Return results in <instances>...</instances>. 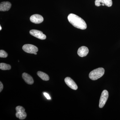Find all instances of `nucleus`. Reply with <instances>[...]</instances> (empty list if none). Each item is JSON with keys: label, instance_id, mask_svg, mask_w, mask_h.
I'll use <instances>...</instances> for the list:
<instances>
[{"label": "nucleus", "instance_id": "nucleus-2", "mask_svg": "<svg viewBox=\"0 0 120 120\" xmlns=\"http://www.w3.org/2000/svg\"><path fill=\"white\" fill-rule=\"evenodd\" d=\"M105 72V69L103 68H98L90 72L89 74V77L92 80H97L103 76Z\"/></svg>", "mask_w": 120, "mask_h": 120}, {"label": "nucleus", "instance_id": "nucleus-13", "mask_svg": "<svg viewBox=\"0 0 120 120\" xmlns=\"http://www.w3.org/2000/svg\"><path fill=\"white\" fill-rule=\"evenodd\" d=\"M11 67L9 64L5 63H1L0 64V69L2 70H9L11 69Z\"/></svg>", "mask_w": 120, "mask_h": 120}, {"label": "nucleus", "instance_id": "nucleus-9", "mask_svg": "<svg viewBox=\"0 0 120 120\" xmlns=\"http://www.w3.org/2000/svg\"><path fill=\"white\" fill-rule=\"evenodd\" d=\"M89 52V50L87 47L82 46L80 47L77 51V54L79 56L81 57L86 56Z\"/></svg>", "mask_w": 120, "mask_h": 120}, {"label": "nucleus", "instance_id": "nucleus-11", "mask_svg": "<svg viewBox=\"0 0 120 120\" xmlns=\"http://www.w3.org/2000/svg\"><path fill=\"white\" fill-rule=\"evenodd\" d=\"M22 77L24 81L28 84H32L34 83V80L33 78L27 73H23L22 75Z\"/></svg>", "mask_w": 120, "mask_h": 120}, {"label": "nucleus", "instance_id": "nucleus-1", "mask_svg": "<svg viewBox=\"0 0 120 120\" xmlns=\"http://www.w3.org/2000/svg\"><path fill=\"white\" fill-rule=\"evenodd\" d=\"M69 22L76 28L82 30L87 28L86 24L84 20L77 15L71 13L68 17Z\"/></svg>", "mask_w": 120, "mask_h": 120}, {"label": "nucleus", "instance_id": "nucleus-18", "mask_svg": "<svg viewBox=\"0 0 120 120\" xmlns=\"http://www.w3.org/2000/svg\"><path fill=\"white\" fill-rule=\"evenodd\" d=\"M4 88L3 84L1 82H0V92H1Z\"/></svg>", "mask_w": 120, "mask_h": 120}, {"label": "nucleus", "instance_id": "nucleus-6", "mask_svg": "<svg viewBox=\"0 0 120 120\" xmlns=\"http://www.w3.org/2000/svg\"><path fill=\"white\" fill-rule=\"evenodd\" d=\"M95 4L97 7L101 5H105L108 7H111L112 4V0H95Z\"/></svg>", "mask_w": 120, "mask_h": 120}, {"label": "nucleus", "instance_id": "nucleus-17", "mask_svg": "<svg viewBox=\"0 0 120 120\" xmlns=\"http://www.w3.org/2000/svg\"><path fill=\"white\" fill-rule=\"evenodd\" d=\"M44 95L45 96V97L46 98H47V99H51V98H50V97L49 96V95L47 93L45 92V93H44Z\"/></svg>", "mask_w": 120, "mask_h": 120}, {"label": "nucleus", "instance_id": "nucleus-3", "mask_svg": "<svg viewBox=\"0 0 120 120\" xmlns=\"http://www.w3.org/2000/svg\"><path fill=\"white\" fill-rule=\"evenodd\" d=\"M22 49L24 52L27 53L34 54L37 55V52L38 51V49L34 45L30 44H26L24 45Z\"/></svg>", "mask_w": 120, "mask_h": 120}, {"label": "nucleus", "instance_id": "nucleus-15", "mask_svg": "<svg viewBox=\"0 0 120 120\" xmlns=\"http://www.w3.org/2000/svg\"><path fill=\"white\" fill-rule=\"evenodd\" d=\"M8 56V53L5 51L3 50H0V57L1 58H6Z\"/></svg>", "mask_w": 120, "mask_h": 120}, {"label": "nucleus", "instance_id": "nucleus-5", "mask_svg": "<svg viewBox=\"0 0 120 120\" xmlns=\"http://www.w3.org/2000/svg\"><path fill=\"white\" fill-rule=\"evenodd\" d=\"M30 34L31 35L41 40H44L46 38L45 35L43 34V32L38 30H30Z\"/></svg>", "mask_w": 120, "mask_h": 120}, {"label": "nucleus", "instance_id": "nucleus-10", "mask_svg": "<svg viewBox=\"0 0 120 120\" xmlns=\"http://www.w3.org/2000/svg\"><path fill=\"white\" fill-rule=\"evenodd\" d=\"M11 4L8 1L1 2L0 4V11H8L11 8Z\"/></svg>", "mask_w": 120, "mask_h": 120}, {"label": "nucleus", "instance_id": "nucleus-8", "mask_svg": "<svg viewBox=\"0 0 120 120\" xmlns=\"http://www.w3.org/2000/svg\"><path fill=\"white\" fill-rule=\"evenodd\" d=\"M64 81L66 84L71 89L75 90H77L78 88L77 85L71 78L67 77L65 79Z\"/></svg>", "mask_w": 120, "mask_h": 120}, {"label": "nucleus", "instance_id": "nucleus-16", "mask_svg": "<svg viewBox=\"0 0 120 120\" xmlns=\"http://www.w3.org/2000/svg\"><path fill=\"white\" fill-rule=\"evenodd\" d=\"M15 109L16 112H25V109L23 107L20 106H17L16 107Z\"/></svg>", "mask_w": 120, "mask_h": 120}, {"label": "nucleus", "instance_id": "nucleus-19", "mask_svg": "<svg viewBox=\"0 0 120 120\" xmlns=\"http://www.w3.org/2000/svg\"><path fill=\"white\" fill-rule=\"evenodd\" d=\"M0 30H2V27H1V26H0Z\"/></svg>", "mask_w": 120, "mask_h": 120}, {"label": "nucleus", "instance_id": "nucleus-14", "mask_svg": "<svg viewBox=\"0 0 120 120\" xmlns=\"http://www.w3.org/2000/svg\"><path fill=\"white\" fill-rule=\"evenodd\" d=\"M19 112V120H24L26 117L27 114L25 112Z\"/></svg>", "mask_w": 120, "mask_h": 120}, {"label": "nucleus", "instance_id": "nucleus-7", "mask_svg": "<svg viewBox=\"0 0 120 120\" xmlns=\"http://www.w3.org/2000/svg\"><path fill=\"white\" fill-rule=\"evenodd\" d=\"M30 19L32 22L35 24L41 23L44 20L43 17L38 14H35L32 15L30 17Z\"/></svg>", "mask_w": 120, "mask_h": 120}, {"label": "nucleus", "instance_id": "nucleus-12", "mask_svg": "<svg viewBox=\"0 0 120 120\" xmlns=\"http://www.w3.org/2000/svg\"><path fill=\"white\" fill-rule=\"evenodd\" d=\"M37 75L42 79L45 81H48L49 79V76L46 73L42 72L39 71L37 72Z\"/></svg>", "mask_w": 120, "mask_h": 120}, {"label": "nucleus", "instance_id": "nucleus-4", "mask_svg": "<svg viewBox=\"0 0 120 120\" xmlns=\"http://www.w3.org/2000/svg\"><path fill=\"white\" fill-rule=\"evenodd\" d=\"M109 96V94L108 91L107 90H104L102 92L100 100H99V108H102L104 107L107 101Z\"/></svg>", "mask_w": 120, "mask_h": 120}]
</instances>
